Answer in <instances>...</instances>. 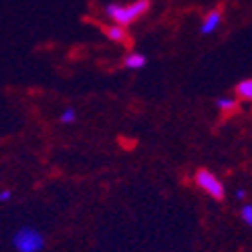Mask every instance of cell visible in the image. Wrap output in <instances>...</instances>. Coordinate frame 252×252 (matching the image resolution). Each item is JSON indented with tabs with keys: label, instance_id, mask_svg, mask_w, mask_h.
I'll list each match as a JSON object with an SVG mask.
<instances>
[{
	"label": "cell",
	"instance_id": "obj_2",
	"mask_svg": "<svg viewBox=\"0 0 252 252\" xmlns=\"http://www.w3.org/2000/svg\"><path fill=\"white\" fill-rule=\"evenodd\" d=\"M12 244L18 248V252H38L45 246V238L34 228H20L12 238Z\"/></svg>",
	"mask_w": 252,
	"mask_h": 252
},
{
	"label": "cell",
	"instance_id": "obj_5",
	"mask_svg": "<svg viewBox=\"0 0 252 252\" xmlns=\"http://www.w3.org/2000/svg\"><path fill=\"white\" fill-rule=\"evenodd\" d=\"M145 63H148V59H145L143 55H139V53H129L127 57H125L123 65L127 67V69H141Z\"/></svg>",
	"mask_w": 252,
	"mask_h": 252
},
{
	"label": "cell",
	"instance_id": "obj_9",
	"mask_svg": "<svg viewBox=\"0 0 252 252\" xmlns=\"http://www.w3.org/2000/svg\"><path fill=\"white\" fill-rule=\"evenodd\" d=\"M240 218H242V222H244L246 226L252 228V204H242V208H240Z\"/></svg>",
	"mask_w": 252,
	"mask_h": 252
},
{
	"label": "cell",
	"instance_id": "obj_10",
	"mask_svg": "<svg viewBox=\"0 0 252 252\" xmlns=\"http://www.w3.org/2000/svg\"><path fill=\"white\" fill-rule=\"evenodd\" d=\"M75 119H77V111H75L73 107H67L65 111L61 113V121H63V123H73Z\"/></svg>",
	"mask_w": 252,
	"mask_h": 252
},
{
	"label": "cell",
	"instance_id": "obj_3",
	"mask_svg": "<svg viewBox=\"0 0 252 252\" xmlns=\"http://www.w3.org/2000/svg\"><path fill=\"white\" fill-rule=\"evenodd\" d=\"M196 184L202 188V190L212 196L214 200H224V184L208 170H198L196 172Z\"/></svg>",
	"mask_w": 252,
	"mask_h": 252
},
{
	"label": "cell",
	"instance_id": "obj_8",
	"mask_svg": "<svg viewBox=\"0 0 252 252\" xmlns=\"http://www.w3.org/2000/svg\"><path fill=\"white\" fill-rule=\"evenodd\" d=\"M107 36L113 38V40H119V43H129L127 34H125V31H123V27H117V25H113V27L107 29Z\"/></svg>",
	"mask_w": 252,
	"mask_h": 252
},
{
	"label": "cell",
	"instance_id": "obj_7",
	"mask_svg": "<svg viewBox=\"0 0 252 252\" xmlns=\"http://www.w3.org/2000/svg\"><path fill=\"white\" fill-rule=\"evenodd\" d=\"M216 105H218V109H222L224 113H230V111H236L238 109V103L234 99H230V97H218L216 99Z\"/></svg>",
	"mask_w": 252,
	"mask_h": 252
},
{
	"label": "cell",
	"instance_id": "obj_6",
	"mask_svg": "<svg viewBox=\"0 0 252 252\" xmlns=\"http://www.w3.org/2000/svg\"><path fill=\"white\" fill-rule=\"evenodd\" d=\"M236 95L238 99L244 101H252V79H244L236 85Z\"/></svg>",
	"mask_w": 252,
	"mask_h": 252
},
{
	"label": "cell",
	"instance_id": "obj_12",
	"mask_svg": "<svg viewBox=\"0 0 252 252\" xmlns=\"http://www.w3.org/2000/svg\"><path fill=\"white\" fill-rule=\"evenodd\" d=\"M234 196H236V200H244L246 198V190H240V188H238V190L234 192Z\"/></svg>",
	"mask_w": 252,
	"mask_h": 252
},
{
	"label": "cell",
	"instance_id": "obj_11",
	"mask_svg": "<svg viewBox=\"0 0 252 252\" xmlns=\"http://www.w3.org/2000/svg\"><path fill=\"white\" fill-rule=\"evenodd\" d=\"M12 198V192L10 190H2V192H0V202H8Z\"/></svg>",
	"mask_w": 252,
	"mask_h": 252
},
{
	"label": "cell",
	"instance_id": "obj_1",
	"mask_svg": "<svg viewBox=\"0 0 252 252\" xmlns=\"http://www.w3.org/2000/svg\"><path fill=\"white\" fill-rule=\"evenodd\" d=\"M150 10V0H135L131 4H107L105 12L113 20L117 27H129L137 18H141L145 12Z\"/></svg>",
	"mask_w": 252,
	"mask_h": 252
},
{
	"label": "cell",
	"instance_id": "obj_4",
	"mask_svg": "<svg viewBox=\"0 0 252 252\" xmlns=\"http://www.w3.org/2000/svg\"><path fill=\"white\" fill-rule=\"evenodd\" d=\"M220 23H222V12L220 10H212L206 18H204V23H202V27H200V32L202 34H212L218 27H220Z\"/></svg>",
	"mask_w": 252,
	"mask_h": 252
}]
</instances>
